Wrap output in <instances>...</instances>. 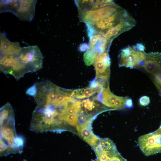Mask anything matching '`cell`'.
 Returning <instances> with one entry per match:
<instances>
[{"label":"cell","instance_id":"cell-17","mask_svg":"<svg viewBox=\"0 0 161 161\" xmlns=\"http://www.w3.org/2000/svg\"><path fill=\"white\" fill-rule=\"evenodd\" d=\"M97 53L93 49L89 48L84 53V60L86 65L89 66L95 62Z\"/></svg>","mask_w":161,"mask_h":161},{"label":"cell","instance_id":"cell-13","mask_svg":"<svg viewBox=\"0 0 161 161\" xmlns=\"http://www.w3.org/2000/svg\"><path fill=\"white\" fill-rule=\"evenodd\" d=\"M89 38L90 48L93 49L97 53L108 52L112 41L97 33L94 34Z\"/></svg>","mask_w":161,"mask_h":161},{"label":"cell","instance_id":"cell-7","mask_svg":"<svg viewBox=\"0 0 161 161\" xmlns=\"http://www.w3.org/2000/svg\"><path fill=\"white\" fill-rule=\"evenodd\" d=\"M93 148L97 158L92 161H127L118 151L116 145L109 147L99 143Z\"/></svg>","mask_w":161,"mask_h":161},{"label":"cell","instance_id":"cell-14","mask_svg":"<svg viewBox=\"0 0 161 161\" xmlns=\"http://www.w3.org/2000/svg\"><path fill=\"white\" fill-rule=\"evenodd\" d=\"M0 55H5L20 52L22 47L17 42H11L5 33H0Z\"/></svg>","mask_w":161,"mask_h":161},{"label":"cell","instance_id":"cell-8","mask_svg":"<svg viewBox=\"0 0 161 161\" xmlns=\"http://www.w3.org/2000/svg\"><path fill=\"white\" fill-rule=\"evenodd\" d=\"M37 0H18L14 14L20 21H30L33 18Z\"/></svg>","mask_w":161,"mask_h":161},{"label":"cell","instance_id":"cell-19","mask_svg":"<svg viewBox=\"0 0 161 161\" xmlns=\"http://www.w3.org/2000/svg\"><path fill=\"white\" fill-rule=\"evenodd\" d=\"M96 104L89 99L83 100L81 102V108H83L86 112L91 111L95 107Z\"/></svg>","mask_w":161,"mask_h":161},{"label":"cell","instance_id":"cell-11","mask_svg":"<svg viewBox=\"0 0 161 161\" xmlns=\"http://www.w3.org/2000/svg\"><path fill=\"white\" fill-rule=\"evenodd\" d=\"M96 70V78L109 79L110 60L108 52L97 53L93 64Z\"/></svg>","mask_w":161,"mask_h":161},{"label":"cell","instance_id":"cell-12","mask_svg":"<svg viewBox=\"0 0 161 161\" xmlns=\"http://www.w3.org/2000/svg\"><path fill=\"white\" fill-rule=\"evenodd\" d=\"M92 119L84 123L78 125L76 129L80 137L91 146L94 147L99 142L100 139L93 133L91 126Z\"/></svg>","mask_w":161,"mask_h":161},{"label":"cell","instance_id":"cell-15","mask_svg":"<svg viewBox=\"0 0 161 161\" xmlns=\"http://www.w3.org/2000/svg\"><path fill=\"white\" fill-rule=\"evenodd\" d=\"M103 92V90L99 88L86 87L71 90L70 95L73 97L81 99L90 97L96 92L101 93Z\"/></svg>","mask_w":161,"mask_h":161},{"label":"cell","instance_id":"cell-6","mask_svg":"<svg viewBox=\"0 0 161 161\" xmlns=\"http://www.w3.org/2000/svg\"><path fill=\"white\" fill-rule=\"evenodd\" d=\"M122 8L114 2L103 7L95 10H90L79 13V16L81 21L85 23L86 25H90L110 16Z\"/></svg>","mask_w":161,"mask_h":161},{"label":"cell","instance_id":"cell-5","mask_svg":"<svg viewBox=\"0 0 161 161\" xmlns=\"http://www.w3.org/2000/svg\"><path fill=\"white\" fill-rule=\"evenodd\" d=\"M139 147L146 156L161 153V128L140 136L138 140Z\"/></svg>","mask_w":161,"mask_h":161},{"label":"cell","instance_id":"cell-18","mask_svg":"<svg viewBox=\"0 0 161 161\" xmlns=\"http://www.w3.org/2000/svg\"><path fill=\"white\" fill-rule=\"evenodd\" d=\"M79 112L68 115L65 120V126L66 124L72 126H75L78 121Z\"/></svg>","mask_w":161,"mask_h":161},{"label":"cell","instance_id":"cell-2","mask_svg":"<svg viewBox=\"0 0 161 161\" xmlns=\"http://www.w3.org/2000/svg\"><path fill=\"white\" fill-rule=\"evenodd\" d=\"M145 49L140 43L122 49L119 55V66L130 68L141 67L145 58Z\"/></svg>","mask_w":161,"mask_h":161},{"label":"cell","instance_id":"cell-20","mask_svg":"<svg viewBox=\"0 0 161 161\" xmlns=\"http://www.w3.org/2000/svg\"><path fill=\"white\" fill-rule=\"evenodd\" d=\"M139 102L141 105L145 106L149 103L150 100L148 97L147 96H143L141 97L139 99Z\"/></svg>","mask_w":161,"mask_h":161},{"label":"cell","instance_id":"cell-3","mask_svg":"<svg viewBox=\"0 0 161 161\" xmlns=\"http://www.w3.org/2000/svg\"><path fill=\"white\" fill-rule=\"evenodd\" d=\"M19 58L29 72H35L42 68L43 56L40 49L36 45L22 47Z\"/></svg>","mask_w":161,"mask_h":161},{"label":"cell","instance_id":"cell-4","mask_svg":"<svg viewBox=\"0 0 161 161\" xmlns=\"http://www.w3.org/2000/svg\"><path fill=\"white\" fill-rule=\"evenodd\" d=\"M130 15L123 7L110 16L97 21L90 25H86L88 34L90 37L94 33L100 34L120 22Z\"/></svg>","mask_w":161,"mask_h":161},{"label":"cell","instance_id":"cell-21","mask_svg":"<svg viewBox=\"0 0 161 161\" xmlns=\"http://www.w3.org/2000/svg\"><path fill=\"white\" fill-rule=\"evenodd\" d=\"M154 83L158 89L161 91V75L155 77Z\"/></svg>","mask_w":161,"mask_h":161},{"label":"cell","instance_id":"cell-1","mask_svg":"<svg viewBox=\"0 0 161 161\" xmlns=\"http://www.w3.org/2000/svg\"><path fill=\"white\" fill-rule=\"evenodd\" d=\"M0 156L21 153L24 140L17 136L15 127V113L7 102L0 108Z\"/></svg>","mask_w":161,"mask_h":161},{"label":"cell","instance_id":"cell-22","mask_svg":"<svg viewBox=\"0 0 161 161\" xmlns=\"http://www.w3.org/2000/svg\"><path fill=\"white\" fill-rule=\"evenodd\" d=\"M133 106V103L131 99H128L126 102V107L131 108Z\"/></svg>","mask_w":161,"mask_h":161},{"label":"cell","instance_id":"cell-16","mask_svg":"<svg viewBox=\"0 0 161 161\" xmlns=\"http://www.w3.org/2000/svg\"><path fill=\"white\" fill-rule=\"evenodd\" d=\"M102 97V103L105 106L114 109V103L119 96H116L111 92L109 86L103 91Z\"/></svg>","mask_w":161,"mask_h":161},{"label":"cell","instance_id":"cell-10","mask_svg":"<svg viewBox=\"0 0 161 161\" xmlns=\"http://www.w3.org/2000/svg\"><path fill=\"white\" fill-rule=\"evenodd\" d=\"M141 67L155 77L161 75V53H145L144 62Z\"/></svg>","mask_w":161,"mask_h":161},{"label":"cell","instance_id":"cell-9","mask_svg":"<svg viewBox=\"0 0 161 161\" xmlns=\"http://www.w3.org/2000/svg\"><path fill=\"white\" fill-rule=\"evenodd\" d=\"M136 24L135 19L130 15L117 25L100 34L112 42L115 38L120 35L134 27Z\"/></svg>","mask_w":161,"mask_h":161}]
</instances>
